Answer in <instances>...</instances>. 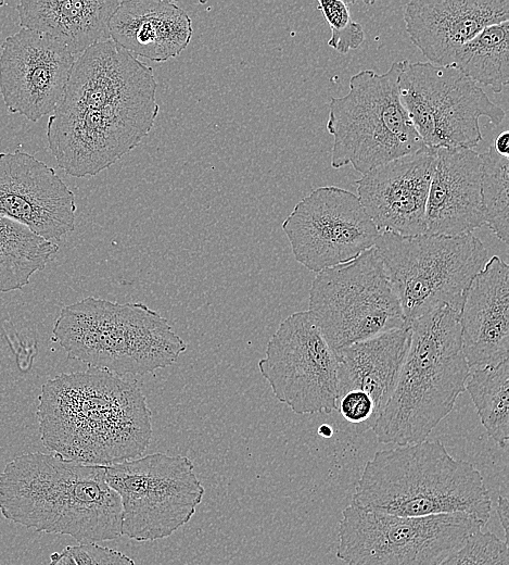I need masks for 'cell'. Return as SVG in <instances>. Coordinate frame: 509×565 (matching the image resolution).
<instances>
[{
  "label": "cell",
  "instance_id": "24",
  "mask_svg": "<svg viewBox=\"0 0 509 565\" xmlns=\"http://www.w3.org/2000/svg\"><path fill=\"white\" fill-rule=\"evenodd\" d=\"M59 250L24 225L0 215V292L21 290Z\"/></svg>",
  "mask_w": 509,
  "mask_h": 565
},
{
  "label": "cell",
  "instance_id": "17",
  "mask_svg": "<svg viewBox=\"0 0 509 565\" xmlns=\"http://www.w3.org/2000/svg\"><path fill=\"white\" fill-rule=\"evenodd\" d=\"M436 149H421L379 165L356 180L357 197L380 233L425 234V209Z\"/></svg>",
  "mask_w": 509,
  "mask_h": 565
},
{
  "label": "cell",
  "instance_id": "25",
  "mask_svg": "<svg viewBox=\"0 0 509 565\" xmlns=\"http://www.w3.org/2000/svg\"><path fill=\"white\" fill-rule=\"evenodd\" d=\"M509 21L482 29L458 52L454 64L479 86L501 92L509 81Z\"/></svg>",
  "mask_w": 509,
  "mask_h": 565
},
{
  "label": "cell",
  "instance_id": "15",
  "mask_svg": "<svg viewBox=\"0 0 509 565\" xmlns=\"http://www.w3.org/2000/svg\"><path fill=\"white\" fill-rule=\"evenodd\" d=\"M76 58L56 39L21 28L0 52V93L11 113L31 122L52 113L61 101Z\"/></svg>",
  "mask_w": 509,
  "mask_h": 565
},
{
  "label": "cell",
  "instance_id": "23",
  "mask_svg": "<svg viewBox=\"0 0 509 565\" xmlns=\"http://www.w3.org/2000/svg\"><path fill=\"white\" fill-rule=\"evenodd\" d=\"M119 0H21V28L43 33L60 41L75 58L109 39L110 20Z\"/></svg>",
  "mask_w": 509,
  "mask_h": 565
},
{
  "label": "cell",
  "instance_id": "35",
  "mask_svg": "<svg viewBox=\"0 0 509 565\" xmlns=\"http://www.w3.org/2000/svg\"><path fill=\"white\" fill-rule=\"evenodd\" d=\"M5 4V1L3 0H0V7L4 5Z\"/></svg>",
  "mask_w": 509,
  "mask_h": 565
},
{
  "label": "cell",
  "instance_id": "28",
  "mask_svg": "<svg viewBox=\"0 0 509 565\" xmlns=\"http://www.w3.org/2000/svg\"><path fill=\"white\" fill-rule=\"evenodd\" d=\"M438 565H509L508 542L480 529Z\"/></svg>",
  "mask_w": 509,
  "mask_h": 565
},
{
  "label": "cell",
  "instance_id": "9",
  "mask_svg": "<svg viewBox=\"0 0 509 565\" xmlns=\"http://www.w3.org/2000/svg\"><path fill=\"white\" fill-rule=\"evenodd\" d=\"M483 526L462 513L404 517L352 503L342 512L336 557L346 565H438Z\"/></svg>",
  "mask_w": 509,
  "mask_h": 565
},
{
  "label": "cell",
  "instance_id": "32",
  "mask_svg": "<svg viewBox=\"0 0 509 565\" xmlns=\"http://www.w3.org/2000/svg\"><path fill=\"white\" fill-rule=\"evenodd\" d=\"M49 565H77V563L68 553V551L64 548L62 551L53 552L50 555Z\"/></svg>",
  "mask_w": 509,
  "mask_h": 565
},
{
  "label": "cell",
  "instance_id": "13",
  "mask_svg": "<svg viewBox=\"0 0 509 565\" xmlns=\"http://www.w3.org/2000/svg\"><path fill=\"white\" fill-rule=\"evenodd\" d=\"M278 401L294 413L329 414L338 404V359L308 311L283 319L258 362Z\"/></svg>",
  "mask_w": 509,
  "mask_h": 565
},
{
  "label": "cell",
  "instance_id": "27",
  "mask_svg": "<svg viewBox=\"0 0 509 565\" xmlns=\"http://www.w3.org/2000/svg\"><path fill=\"white\" fill-rule=\"evenodd\" d=\"M482 160V199L485 224L494 235L508 243L509 218V161L498 154L494 147L481 154Z\"/></svg>",
  "mask_w": 509,
  "mask_h": 565
},
{
  "label": "cell",
  "instance_id": "14",
  "mask_svg": "<svg viewBox=\"0 0 509 565\" xmlns=\"http://www.w3.org/2000/svg\"><path fill=\"white\" fill-rule=\"evenodd\" d=\"M295 260L319 273L374 247L380 231L357 194L336 186L314 189L282 223Z\"/></svg>",
  "mask_w": 509,
  "mask_h": 565
},
{
  "label": "cell",
  "instance_id": "12",
  "mask_svg": "<svg viewBox=\"0 0 509 565\" xmlns=\"http://www.w3.org/2000/svg\"><path fill=\"white\" fill-rule=\"evenodd\" d=\"M398 91L423 145L429 148L476 147L480 118L499 125L505 111L471 78L454 66L402 61Z\"/></svg>",
  "mask_w": 509,
  "mask_h": 565
},
{
  "label": "cell",
  "instance_id": "19",
  "mask_svg": "<svg viewBox=\"0 0 509 565\" xmlns=\"http://www.w3.org/2000/svg\"><path fill=\"white\" fill-rule=\"evenodd\" d=\"M431 179L425 234L461 236L485 225L482 160L473 149L438 148Z\"/></svg>",
  "mask_w": 509,
  "mask_h": 565
},
{
  "label": "cell",
  "instance_id": "5",
  "mask_svg": "<svg viewBox=\"0 0 509 565\" xmlns=\"http://www.w3.org/2000/svg\"><path fill=\"white\" fill-rule=\"evenodd\" d=\"M410 343L392 397L371 429L381 443L427 440L466 391L470 366L459 312L444 306L409 324Z\"/></svg>",
  "mask_w": 509,
  "mask_h": 565
},
{
  "label": "cell",
  "instance_id": "29",
  "mask_svg": "<svg viewBox=\"0 0 509 565\" xmlns=\"http://www.w3.org/2000/svg\"><path fill=\"white\" fill-rule=\"evenodd\" d=\"M348 3L341 0H319L317 3L331 29L328 46L343 54L357 49L365 40L362 26L353 21Z\"/></svg>",
  "mask_w": 509,
  "mask_h": 565
},
{
  "label": "cell",
  "instance_id": "26",
  "mask_svg": "<svg viewBox=\"0 0 509 565\" xmlns=\"http://www.w3.org/2000/svg\"><path fill=\"white\" fill-rule=\"evenodd\" d=\"M466 390L488 437L506 449L509 440V360L471 367Z\"/></svg>",
  "mask_w": 509,
  "mask_h": 565
},
{
  "label": "cell",
  "instance_id": "7",
  "mask_svg": "<svg viewBox=\"0 0 509 565\" xmlns=\"http://www.w3.org/2000/svg\"><path fill=\"white\" fill-rule=\"evenodd\" d=\"M373 249L408 325L444 306L459 312L472 279L488 260L473 234L380 233Z\"/></svg>",
  "mask_w": 509,
  "mask_h": 565
},
{
  "label": "cell",
  "instance_id": "21",
  "mask_svg": "<svg viewBox=\"0 0 509 565\" xmlns=\"http://www.w3.org/2000/svg\"><path fill=\"white\" fill-rule=\"evenodd\" d=\"M188 13L168 0H123L113 13L110 38L132 55L155 62L178 56L192 37Z\"/></svg>",
  "mask_w": 509,
  "mask_h": 565
},
{
  "label": "cell",
  "instance_id": "4",
  "mask_svg": "<svg viewBox=\"0 0 509 565\" xmlns=\"http://www.w3.org/2000/svg\"><path fill=\"white\" fill-rule=\"evenodd\" d=\"M352 503L404 517L462 513L483 525L492 511L482 474L437 440L377 452L362 469Z\"/></svg>",
  "mask_w": 509,
  "mask_h": 565
},
{
  "label": "cell",
  "instance_id": "34",
  "mask_svg": "<svg viewBox=\"0 0 509 565\" xmlns=\"http://www.w3.org/2000/svg\"><path fill=\"white\" fill-rule=\"evenodd\" d=\"M318 434L323 437V438H330L332 437V434H333V430L331 428L330 425H327V424H322L319 428H318Z\"/></svg>",
  "mask_w": 509,
  "mask_h": 565
},
{
  "label": "cell",
  "instance_id": "8",
  "mask_svg": "<svg viewBox=\"0 0 509 565\" xmlns=\"http://www.w3.org/2000/svg\"><path fill=\"white\" fill-rule=\"evenodd\" d=\"M402 61L387 72L364 70L349 79L345 96L329 102L327 130L333 136L331 166L352 164L362 175L424 147L399 91Z\"/></svg>",
  "mask_w": 509,
  "mask_h": 565
},
{
  "label": "cell",
  "instance_id": "16",
  "mask_svg": "<svg viewBox=\"0 0 509 565\" xmlns=\"http://www.w3.org/2000/svg\"><path fill=\"white\" fill-rule=\"evenodd\" d=\"M75 194L54 168L16 149L0 153V215L55 242L74 230Z\"/></svg>",
  "mask_w": 509,
  "mask_h": 565
},
{
  "label": "cell",
  "instance_id": "30",
  "mask_svg": "<svg viewBox=\"0 0 509 565\" xmlns=\"http://www.w3.org/2000/svg\"><path fill=\"white\" fill-rule=\"evenodd\" d=\"M65 549L77 565H135L133 560L123 552L97 542L67 545Z\"/></svg>",
  "mask_w": 509,
  "mask_h": 565
},
{
  "label": "cell",
  "instance_id": "33",
  "mask_svg": "<svg viewBox=\"0 0 509 565\" xmlns=\"http://www.w3.org/2000/svg\"><path fill=\"white\" fill-rule=\"evenodd\" d=\"M493 147L498 154H500L502 156H508V154H509V131L508 130L501 131L496 137Z\"/></svg>",
  "mask_w": 509,
  "mask_h": 565
},
{
  "label": "cell",
  "instance_id": "31",
  "mask_svg": "<svg viewBox=\"0 0 509 565\" xmlns=\"http://www.w3.org/2000/svg\"><path fill=\"white\" fill-rule=\"evenodd\" d=\"M508 498L505 494H499L497 498V515L499 518L500 526L502 527L505 533V540L508 542V523H509V510H508Z\"/></svg>",
  "mask_w": 509,
  "mask_h": 565
},
{
  "label": "cell",
  "instance_id": "1",
  "mask_svg": "<svg viewBox=\"0 0 509 565\" xmlns=\"http://www.w3.org/2000/svg\"><path fill=\"white\" fill-rule=\"evenodd\" d=\"M156 87L152 68L111 38L85 50L47 125L58 165L93 176L135 149L157 117Z\"/></svg>",
  "mask_w": 509,
  "mask_h": 565
},
{
  "label": "cell",
  "instance_id": "10",
  "mask_svg": "<svg viewBox=\"0 0 509 565\" xmlns=\"http://www.w3.org/2000/svg\"><path fill=\"white\" fill-rule=\"evenodd\" d=\"M308 313L334 351L409 326L373 248L317 273Z\"/></svg>",
  "mask_w": 509,
  "mask_h": 565
},
{
  "label": "cell",
  "instance_id": "3",
  "mask_svg": "<svg viewBox=\"0 0 509 565\" xmlns=\"http://www.w3.org/2000/svg\"><path fill=\"white\" fill-rule=\"evenodd\" d=\"M0 513L28 529L66 535L79 543L122 536L120 499L105 480L104 466L30 452L0 474Z\"/></svg>",
  "mask_w": 509,
  "mask_h": 565
},
{
  "label": "cell",
  "instance_id": "20",
  "mask_svg": "<svg viewBox=\"0 0 509 565\" xmlns=\"http://www.w3.org/2000/svg\"><path fill=\"white\" fill-rule=\"evenodd\" d=\"M462 350L471 367L509 356V266L498 255L472 279L459 311Z\"/></svg>",
  "mask_w": 509,
  "mask_h": 565
},
{
  "label": "cell",
  "instance_id": "2",
  "mask_svg": "<svg viewBox=\"0 0 509 565\" xmlns=\"http://www.w3.org/2000/svg\"><path fill=\"white\" fill-rule=\"evenodd\" d=\"M36 416L50 452L87 465L138 459L152 437L151 411L137 382L98 368L47 380Z\"/></svg>",
  "mask_w": 509,
  "mask_h": 565
},
{
  "label": "cell",
  "instance_id": "22",
  "mask_svg": "<svg viewBox=\"0 0 509 565\" xmlns=\"http://www.w3.org/2000/svg\"><path fill=\"white\" fill-rule=\"evenodd\" d=\"M410 332V326H407L335 351L338 399L347 392L359 393L373 403L379 417L396 387Z\"/></svg>",
  "mask_w": 509,
  "mask_h": 565
},
{
  "label": "cell",
  "instance_id": "18",
  "mask_svg": "<svg viewBox=\"0 0 509 565\" xmlns=\"http://www.w3.org/2000/svg\"><path fill=\"white\" fill-rule=\"evenodd\" d=\"M509 21V0H411L405 28L427 60L451 66L460 49L489 25Z\"/></svg>",
  "mask_w": 509,
  "mask_h": 565
},
{
  "label": "cell",
  "instance_id": "6",
  "mask_svg": "<svg viewBox=\"0 0 509 565\" xmlns=\"http://www.w3.org/2000/svg\"><path fill=\"white\" fill-rule=\"evenodd\" d=\"M52 340L69 359L118 376L168 367L187 350L167 319L148 305L94 297L62 307Z\"/></svg>",
  "mask_w": 509,
  "mask_h": 565
},
{
  "label": "cell",
  "instance_id": "11",
  "mask_svg": "<svg viewBox=\"0 0 509 565\" xmlns=\"http://www.w3.org/2000/svg\"><path fill=\"white\" fill-rule=\"evenodd\" d=\"M122 505V536L154 541L171 536L194 515L204 487L192 461L156 452L104 466Z\"/></svg>",
  "mask_w": 509,
  "mask_h": 565
}]
</instances>
